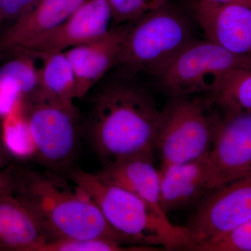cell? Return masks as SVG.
Returning a JSON list of instances; mask_svg holds the SVG:
<instances>
[{
    "instance_id": "26",
    "label": "cell",
    "mask_w": 251,
    "mask_h": 251,
    "mask_svg": "<svg viewBox=\"0 0 251 251\" xmlns=\"http://www.w3.org/2000/svg\"><path fill=\"white\" fill-rule=\"evenodd\" d=\"M205 1L217 3L239 2L251 6V0H205Z\"/></svg>"
},
{
    "instance_id": "11",
    "label": "cell",
    "mask_w": 251,
    "mask_h": 251,
    "mask_svg": "<svg viewBox=\"0 0 251 251\" xmlns=\"http://www.w3.org/2000/svg\"><path fill=\"white\" fill-rule=\"evenodd\" d=\"M113 25L108 0H85L58 27L18 53L26 52L41 59L46 54L64 52L98 39Z\"/></svg>"
},
{
    "instance_id": "22",
    "label": "cell",
    "mask_w": 251,
    "mask_h": 251,
    "mask_svg": "<svg viewBox=\"0 0 251 251\" xmlns=\"http://www.w3.org/2000/svg\"><path fill=\"white\" fill-rule=\"evenodd\" d=\"M171 0H108L114 25L128 24L139 19Z\"/></svg>"
},
{
    "instance_id": "2",
    "label": "cell",
    "mask_w": 251,
    "mask_h": 251,
    "mask_svg": "<svg viewBox=\"0 0 251 251\" xmlns=\"http://www.w3.org/2000/svg\"><path fill=\"white\" fill-rule=\"evenodd\" d=\"M64 176L19 166L3 171L8 193L29 211L47 243L103 238L130 245L112 228L90 196Z\"/></svg>"
},
{
    "instance_id": "19",
    "label": "cell",
    "mask_w": 251,
    "mask_h": 251,
    "mask_svg": "<svg viewBox=\"0 0 251 251\" xmlns=\"http://www.w3.org/2000/svg\"><path fill=\"white\" fill-rule=\"evenodd\" d=\"M0 65V84L17 91L23 99L39 88V68L37 58L26 52L9 56Z\"/></svg>"
},
{
    "instance_id": "18",
    "label": "cell",
    "mask_w": 251,
    "mask_h": 251,
    "mask_svg": "<svg viewBox=\"0 0 251 251\" xmlns=\"http://www.w3.org/2000/svg\"><path fill=\"white\" fill-rule=\"evenodd\" d=\"M1 139L4 148L19 159L35 156L36 148L28 124L23 100L1 118Z\"/></svg>"
},
{
    "instance_id": "1",
    "label": "cell",
    "mask_w": 251,
    "mask_h": 251,
    "mask_svg": "<svg viewBox=\"0 0 251 251\" xmlns=\"http://www.w3.org/2000/svg\"><path fill=\"white\" fill-rule=\"evenodd\" d=\"M137 76L120 69L94 87L84 130L103 166L135 158L153 161L161 110Z\"/></svg>"
},
{
    "instance_id": "9",
    "label": "cell",
    "mask_w": 251,
    "mask_h": 251,
    "mask_svg": "<svg viewBox=\"0 0 251 251\" xmlns=\"http://www.w3.org/2000/svg\"><path fill=\"white\" fill-rule=\"evenodd\" d=\"M219 108L207 153L213 189L251 175V112Z\"/></svg>"
},
{
    "instance_id": "7",
    "label": "cell",
    "mask_w": 251,
    "mask_h": 251,
    "mask_svg": "<svg viewBox=\"0 0 251 251\" xmlns=\"http://www.w3.org/2000/svg\"><path fill=\"white\" fill-rule=\"evenodd\" d=\"M251 68L250 57L232 53L208 39L196 38L156 79L170 97L208 96L229 73Z\"/></svg>"
},
{
    "instance_id": "6",
    "label": "cell",
    "mask_w": 251,
    "mask_h": 251,
    "mask_svg": "<svg viewBox=\"0 0 251 251\" xmlns=\"http://www.w3.org/2000/svg\"><path fill=\"white\" fill-rule=\"evenodd\" d=\"M35 143V156L49 171L68 173L76 157L82 128L76 107L71 108L40 89L23 99Z\"/></svg>"
},
{
    "instance_id": "27",
    "label": "cell",
    "mask_w": 251,
    "mask_h": 251,
    "mask_svg": "<svg viewBox=\"0 0 251 251\" xmlns=\"http://www.w3.org/2000/svg\"><path fill=\"white\" fill-rule=\"evenodd\" d=\"M6 193V191H5L4 188H3L2 187H1V186H0V193Z\"/></svg>"
},
{
    "instance_id": "5",
    "label": "cell",
    "mask_w": 251,
    "mask_h": 251,
    "mask_svg": "<svg viewBox=\"0 0 251 251\" xmlns=\"http://www.w3.org/2000/svg\"><path fill=\"white\" fill-rule=\"evenodd\" d=\"M220 114L219 107L204 94L170 97L161 110L156 135L161 168L207 154Z\"/></svg>"
},
{
    "instance_id": "23",
    "label": "cell",
    "mask_w": 251,
    "mask_h": 251,
    "mask_svg": "<svg viewBox=\"0 0 251 251\" xmlns=\"http://www.w3.org/2000/svg\"><path fill=\"white\" fill-rule=\"evenodd\" d=\"M201 251H251V219L222 239Z\"/></svg>"
},
{
    "instance_id": "3",
    "label": "cell",
    "mask_w": 251,
    "mask_h": 251,
    "mask_svg": "<svg viewBox=\"0 0 251 251\" xmlns=\"http://www.w3.org/2000/svg\"><path fill=\"white\" fill-rule=\"evenodd\" d=\"M67 176L90 196L112 228L130 245L187 251L185 227L175 226L133 193L80 168H71Z\"/></svg>"
},
{
    "instance_id": "15",
    "label": "cell",
    "mask_w": 251,
    "mask_h": 251,
    "mask_svg": "<svg viewBox=\"0 0 251 251\" xmlns=\"http://www.w3.org/2000/svg\"><path fill=\"white\" fill-rule=\"evenodd\" d=\"M100 179L129 191L163 217H168L161 205V175L153 160L135 158L104 165L96 173Z\"/></svg>"
},
{
    "instance_id": "17",
    "label": "cell",
    "mask_w": 251,
    "mask_h": 251,
    "mask_svg": "<svg viewBox=\"0 0 251 251\" xmlns=\"http://www.w3.org/2000/svg\"><path fill=\"white\" fill-rule=\"evenodd\" d=\"M41 59L39 89L64 105L75 108L76 83L65 52L46 54Z\"/></svg>"
},
{
    "instance_id": "8",
    "label": "cell",
    "mask_w": 251,
    "mask_h": 251,
    "mask_svg": "<svg viewBox=\"0 0 251 251\" xmlns=\"http://www.w3.org/2000/svg\"><path fill=\"white\" fill-rule=\"evenodd\" d=\"M251 219V175L213 189L185 226L187 251H201Z\"/></svg>"
},
{
    "instance_id": "28",
    "label": "cell",
    "mask_w": 251,
    "mask_h": 251,
    "mask_svg": "<svg viewBox=\"0 0 251 251\" xmlns=\"http://www.w3.org/2000/svg\"><path fill=\"white\" fill-rule=\"evenodd\" d=\"M2 27H3V26L1 25H0V33H1V30H2V29H3Z\"/></svg>"
},
{
    "instance_id": "10",
    "label": "cell",
    "mask_w": 251,
    "mask_h": 251,
    "mask_svg": "<svg viewBox=\"0 0 251 251\" xmlns=\"http://www.w3.org/2000/svg\"><path fill=\"white\" fill-rule=\"evenodd\" d=\"M205 39L229 52L251 58V6L190 0L186 4Z\"/></svg>"
},
{
    "instance_id": "12",
    "label": "cell",
    "mask_w": 251,
    "mask_h": 251,
    "mask_svg": "<svg viewBox=\"0 0 251 251\" xmlns=\"http://www.w3.org/2000/svg\"><path fill=\"white\" fill-rule=\"evenodd\" d=\"M128 24L113 25L98 39L64 51L72 65L76 98H84L120 62Z\"/></svg>"
},
{
    "instance_id": "24",
    "label": "cell",
    "mask_w": 251,
    "mask_h": 251,
    "mask_svg": "<svg viewBox=\"0 0 251 251\" xmlns=\"http://www.w3.org/2000/svg\"><path fill=\"white\" fill-rule=\"evenodd\" d=\"M40 0H0V25H9L25 16Z\"/></svg>"
},
{
    "instance_id": "16",
    "label": "cell",
    "mask_w": 251,
    "mask_h": 251,
    "mask_svg": "<svg viewBox=\"0 0 251 251\" xmlns=\"http://www.w3.org/2000/svg\"><path fill=\"white\" fill-rule=\"evenodd\" d=\"M47 243L29 211L10 193H0V248L39 251Z\"/></svg>"
},
{
    "instance_id": "21",
    "label": "cell",
    "mask_w": 251,
    "mask_h": 251,
    "mask_svg": "<svg viewBox=\"0 0 251 251\" xmlns=\"http://www.w3.org/2000/svg\"><path fill=\"white\" fill-rule=\"evenodd\" d=\"M159 248L126 245L117 241L103 238L67 239L47 243L39 251H161Z\"/></svg>"
},
{
    "instance_id": "20",
    "label": "cell",
    "mask_w": 251,
    "mask_h": 251,
    "mask_svg": "<svg viewBox=\"0 0 251 251\" xmlns=\"http://www.w3.org/2000/svg\"><path fill=\"white\" fill-rule=\"evenodd\" d=\"M208 97L219 108L251 112V68L229 73Z\"/></svg>"
},
{
    "instance_id": "14",
    "label": "cell",
    "mask_w": 251,
    "mask_h": 251,
    "mask_svg": "<svg viewBox=\"0 0 251 251\" xmlns=\"http://www.w3.org/2000/svg\"><path fill=\"white\" fill-rule=\"evenodd\" d=\"M161 205L168 214L201 202L213 190L207 154L161 168Z\"/></svg>"
},
{
    "instance_id": "4",
    "label": "cell",
    "mask_w": 251,
    "mask_h": 251,
    "mask_svg": "<svg viewBox=\"0 0 251 251\" xmlns=\"http://www.w3.org/2000/svg\"><path fill=\"white\" fill-rule=\"evenodd\" d=\"M198 27L187 6L171 0L130 23L117 68L157 78L197 38Z\"/></svg>"
},
{
    "instance_id": "13",
    "label": "cell",
    "mask_w": 251,
    "mask_h": 251,
    "mask_svg": "<svg viewBox=\"0 0 251 251\" xmlns=\"http://www.w3.org/2000/svg\"><path fill=\"white\" fill-rule=\"evenodd\" d=\"M85 0H40L25 16L0 33V59L23 50L64 22Z\"/></svg>"
},
{
    "instance_id": "25",
    "label": "cell",
    "mask_w": 251,
    "mask_h": 251,
    "mask_svg": "<svg viewBox=\"0 0 251 251\" xmlns=\"http://www.w3.org/2000/svg\"><path fill=\"white\" fill-rule=\"evenodd\" d=\"M3 164H4V156H3L2 151H1V146H0V186L4 188L6 193H8L7 188H6L4 179H3V171H2Z\"/></svg>"
}]
</instances>
